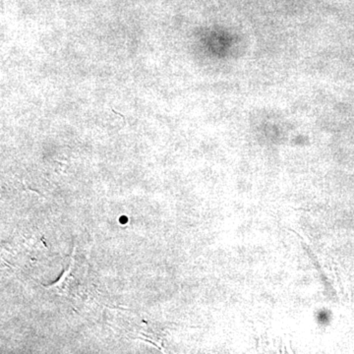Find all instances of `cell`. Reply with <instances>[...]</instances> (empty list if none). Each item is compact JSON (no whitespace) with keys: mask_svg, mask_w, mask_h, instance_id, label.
Segmentation results:
<instances>
[{"mask_svg":"<svg viewBox=\"0 0 354 354\" xmlns=\"http://www.w3.org/2000/svg\"><path fill=\"white\" fill-rule=\"evenodd\" d=\"M111 111H113L114 113H115V114H118V115H120V116H121V118H123V120H125V118H124V115H123V114H121L120 113H118V111H114V109H111Z\"/></svg>","mask_w":354,"mask_h":354,"instance_id":"1","label":"cell"}]
</instances>
